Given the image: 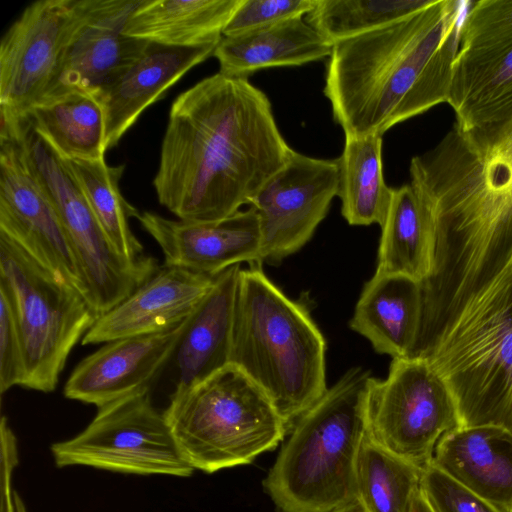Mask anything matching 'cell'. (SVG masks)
I'll return each mask as SVG.
<instances>
[{
  "label": "cell",
  "mask_w": 512,
  "mask_h": 512,
  "mask_svg": "<svg viewBox=\"0 0 512 512\" xmlns=\"http://www.w3.org/2000/svg\"><path fill=\"white\" fill-rule=\"evenodd\" d=\"M217 45L183 48L149 42L140 57L99 95L105 113L106 151L119 142L148 106L211 56Z\"/></svg>",
  "instance_id": "19"
},
{
  "label": "cell",
  "mask_w": 512,
  "mask_h": 512,
  "mask_svg": "<svg viewBox=\"0 0 512 512\" xmlns=\"http://www.w3.org/2000/svg\"><path fill=\"white\" fill-rule=\"evenodd\" d=\"M367 423L374 442L423 469L440 438L460 427L452 392L421 357L394 358L385 379L372 376Z\"/></svg>",
  "instance_id": "10"
},
{
  "label": "cell",
  "mask_w": 512,
  "mask_h": 512,
  "mask_svg": "<svg viewBox=\"0 0 512 512\" xmlns=\"http://www.w3.org/2000/svg\"><path fill=\"white\" fill-rule=\"evenodd\" d=\"M423 358L452 392L460 427L512 432V261Z\"/></svg>",
  "instance_id": "7"
},
{
  "label": "cell",
  "mask_w": 512,
  "mask_h": 512,
  "mask_svg": "<svg viewBox=\"0 0 512 512\" xmlns=\"http://www.w3.org/2000/svg\"><path fill=\"white\" fill-rule=\"evenodd\" d=\"M58 467L90 466L141 475L190 476L164 412L143 390L98 408L90 424L75 437L51 447Z\"/></svg>",
  "instance_id": "11"
},
{
  "label": "cell",
  "mask_w": 512,
  "mask_h": 512,
  "mask_svg": "<svg viewBox=\"0 0 512 512\" xmlns=\"http://www.w3.org/2000/svg\"><path fill=\"white\" fill-rule=\"evenodd\" d=\"M25 362L22 337L14 302L8 288L0 282V392L23 386Z\"/></svg>",
  "instance_id": "34"
},
{
  "label": "cell",
  "mask_w": 512,
  "mask_h": 512,
  "mask_svg": "<svg viewBox=\"0 0 512 512\" xmlns=\"http://www.w3.org/2000/svg\"><path fill=\"white\" fill-rule=\"evenodd\" d=\"M292 150L266 94L218 72L173 101L153 186L179 220L218 221L250 204Z\"/></svg>",
  "instance_id": "1"
},
{
  "label": "cell",
  "mask_w": 512,
  "mask_h": 512,
  "mask_svg": "<svg viewBox=\"0 0 512 512\" xmlns=\"http://www.w3.org/2000/svg\"><path fill=\"white\" fill-rule=\"evenodd\" d=\"M409 171L435 226L426 284L469 299L512 261V112L469 129L454 125Z\"/></svg>",
  "instance_id": "2"
},
{
  "label": "cell",
  "mask_w": 512,
  "mask_h": 512,
  "mask_svg": "<svg viewBox=\"0 0 512 512\" xmlns=\"http://www.w3.org/2000/svg\"><path fill=\"white\" fill-rule=\"evenodd\" d=\"M21 128L22 122L19 128L0 134V234L86 297L64 226L26 160Z\"/></svg>",
  "instance_id": "13"
},
{
  "label": "cell",
  "mask_w": 512,
  "mask_h": 512,
  "mask_svg": "<svg viewBox=\"0 0 512 512\" xmlns=\"http://www.w3.org/2000/svg\"><path fill=\"white\" fill-rule=\"evenodd\" d=\"M484 500L512 512V432L494 425L458 427L438 441L431 461Z\"/></svg>",
  "instance_id": "20"
},
{
  "label": "cell",
  "mask_w": 512,
  "mask_h": 512,
  "mask_svg": "<svg viewBox=\"0 0 512 512\" xmlns=\"http://www.w3.org/2000/svg\"><path fill=\"white\" fill-rule=\"evenodd\" d=\"M242 0H140L123 33L171 47L217 45Z\"/></svg>",
  "instance_id": "24"
},
{
  "label": "cell",
  "mask_w": 512,
  "mask_h": 512,
  "mask_svg": "<svg viewBox=\"0 0 512 512\" xmlns=\"http://www.w3.org/2000/svg\"><path fill=\"white\" fill-rule=\"evenodd\" d=\"M187 319L169 330L104 343L74 368L64 386V396L100 408L150 390L174 356Z\"/></svg>",
  "instance_id": "16"
},
{
  "label": "cell",
  "mask_w": 512,
  "mask_h": 512,
  "mask_svg": "<svg viewBox=\"0 0 512 512\" xmlns=\"http://www.w3.org/2000/svg\"><path fill=\"white\" fill-rule=\"evenodd\" d=\"M137 219L161 248L165 266L215 277L242 262H261L259 220L251 206L214 222L172 220L150 211Z\"/></svg>",
  "instance_id": "15"
},
{
  "label": "cell",
  "mask_w": 512,
  "mask_h": 512,
  "mask_svg": "<svg viewBox=\"0 0 512 512\" xmlns=\"http://www.w3.org/2000/svg\"><path fill=\"white\" fill-rule=\"evenodd\" d=\"M215 277L163 266L111 310L101 315L82 345L158 333L184 322L213 286Z\"/></svg>",
  "instance_id": "18"
},
{
  "label": "cell",
  "mask_w": 512,
  "mask_h": 512,
  "mask_svg": "<svg viewBox=\"0 0 512 512\" xmlns=\"http://www.w3.org/2000/svg\"><path fill=\"white\" fill-rule=\"evenodd\" d=\"M261 264L240 271L229 364L266 394L291 430L328 389L326 341L307 307L287 297Z\"/></svg>",
  "instance_id": "4"
},
{
  "label": "cell",
  "mask_w": 512,
  "mask_h": 512,
  "mask_svg": "<svg viewBox=\"0 0 512 512\" xmlns=\"http://www.w3.org/2000/svg\"><path fill=\"white\" fill-rule=\"evenodd\" d=\"M512 47V0L472 2L466 13L458 51L489 52Z\"/></svg>",
  "instance_id": "32"
},
{
  "label": "cell",
  "mask_w": 512,
  "mask_h": 512,
  "mask_svg": "<svg viewBox=\"0 0 512 512\" xmlns=\"http://www.w3.org/2000/svg\"><path fill=\"white\" fill-rule=\"evenodd\" d=\"M420 490L432 512H508L472 493L432 462L423 469Z\"/></svg>",
  "instance_id": "33"
},
{
  "label": "cell",
  "mask_w": 512,
  "mask_h": 512,
  "mask_svg": "<svg viewBox=\"0 0 512 512\" xmlns=\"http://www.w3.org/2000/svg\"><path fill=\"white\" fill-rule=\"evenodd\" d=\"M461 129L499 120L512 112V47L458 51L447 102Z\"/></svg>",
  "instance_id": "26"
},
{
  "label": "cell",
  "mask_w": 512,
  "mask_h": 512,
  "mask_svg": "<svg viewBox=\"0 0 512 512\" xmlns=\"http://www.w3.org/2000/svg\"><path fill=\"white\" fill-rule=\"evenodd\" d=\"M16 512H26L25 507L17 493L14 494Z\"/></svg>",
  "instance_id": "39"
},
{
  "label": "cell",
  "mask_w": 512,
  "mask_h": 512,
  "mask_svg": "<svg viewBox=\"0 0 512 512\" xmlns=\"http://www.w3.org/2000/svg\"><path fill=\"white\" fill-rule=\"evenodd\" d=\"M66 161L115 251L129 261L146 259L149 255L145 254L129 223L130 218H137L140 212L125 200L119 186L125 166H110L105 158Z\"/></svg>",
  "instance_id": "29"
},
{
  "label": "cell",
  "mask_w": 512,
  "mask_h": 512,
  "mask_svg": "<svg viewBox=\"0 0 512 512\" xmlns=\"http://www.w3.org/2000/svg\"><path fill=\"white\" fill-rule=\"evenodd\" d=\"M472 2L432 0L377 30L333 44L324 94L345 135H382L447 103Z\"/></svg>",
  "instance_id": "3"
},
{
  "label": "cell",
  "mask_w": 512,
  "mask_h": 512,
  "mask_svg": "<svg viewBox=\"0 0 512 512\" xmlns=\"http://www.w3.org/2000/svg\"><path fill=\"white\" fill-rule=\"evenodd\" d=\"M338 190V159L292 150L249 204L259 220L261 262L277 265L301 249L326 217Z\"/></svg>",
  "instance_id": "14"
},
{
  "label": "cell",
  "mask_w": 512,
  "mask_h": 512,
  "mask_svg": "<svg viewBox=\"0 0 512 512\" xmlns=\"http://www.w3.org/2000/svg\"><path fill=\"white\" fill-rule=\"evenodd\" d=\"M317 0H242L223 30L235 36L284 20L304 17Z\"/></svg>",
  "instance_id": "35"
},
{
  "label": "cell",
  "mask_w": 512,
  "mask_h": 512,
  "mask_svg": "<svg viewBox=\"0 0 512 512\" xmlns=\"http://www.w3.org/2000/svg\"><path fill=\"white\" fill-rule=\"evenodd\" d=\"M327 42L305 19L292 18L235 36H222L213 55L219 73L247 78L269 67L300 66L329 57Z\"/></svg>",
  "instance_id": "23"
},
{
  "label": "cell",
  "mask_w": 512,
  "mask_h": 512,
  "mask_svg": "<svg viewBox=\"0 0 512 512\" xmlns=\"http://www.w3.org/2000/svg\"><path fill=\"white\" fill-rule=\"evenodd\" d=\"M21 143L36 179L56 209L82 272L86 298L99 317L114 308L159 269L148 256L129 261L118 254L99 226L89 203L62 159L23 119Z\"/></svg>",
  "instance_id": "9"
},
{
  "label": "cell",
  "mask_w": 512,
  "mask_h": 512,
  "mask_svg": "<svg viewBox=\"0 0 512 512\" xmlns=\"http://www.w3.org/2000/svg\"><path fill=\"white\" fill-rule=\"evenodd\" d=\"M412 512H432L421 491L418 493L414 501Z\"/></svg>",
  "instance_id": "38"
},
{
  "label": "cell",
  "mask_w": 512,
  "mask_h": 512,
  "mask_svg": "<svg viewBox=\"0 0 512 512\" xmlns=\"http://www.w3.org/2000/svg\"><path fill=\"white\" fill-rule=\"evenodd\" d=\"M26 118L62 159L105 158V113L99 96L65 91L35 104Z\"/></svg>",
  "instance_id": "27"
},
{
  "label": "cell",
  "mask_w": 512,
  "mask_h": 512,
  "mask_svg": "<svg viewBox=\"0 0 512 512\" xmlns=\"http://www.w3.org/2000/svg\"><path fill=\"white\" fill-rule=\"evenodd\" d=\"M423 468L393 454L368 434L357 463L358 499L367 512H412Z\"/></svg>",
  "instance_id": "30"
},
{
  "label": "cell",
  "mask_w": 512,
  "mask_h": 512,
  "mask_svg": "<svg viewBox=\"0 0 512 512\" xmlns=\"http://www.w3.org/2000/svg\"><path fill=\"white\" fill-rule=\"evenodd\" d=\"M92 0L29 4L0 44V113L24 118L55 88L69 44Z\"/></svg>",
  "instance_id": "12"
},
{
  "label": "cell",
  "mask_w": 512,
  "mask_h": 512,
  "mask_svg": "<svg viewBox=\"0 0 512 512\" xmlns=\"http://www.w3.org/2000/svg\"><path fill=\"white\" fill-rule=\"evenodd\" d=\"M381 229L375 273L406 276L420 284L426 280L434 263L435 226L411 184L393 188Z\"/></svg>",
  "instance_id": "25"
},
{
  "label": "cell",
  "mask_w": 512,
  "mask_h": 512,
  "mask_svg": "<svg viewBox=\"0 0 512 512\" xmlns=\"http://www.w3.org/2000/svg\"><path fill=\"white\" fill-rule=\"evenodd\" d=\"M330 512H367L363 503L357 499L349 504L338 507Z\"/></svg>",
  "instance_id": "37"
},
{
  "label": "cell",
  "mask_w": 512,
  "mask_h": 512,
  "mask_svg": "<svg viewBox=\"0 0 512 512\" xmlns=\"http://www.w3.org/2000/svg\"><path fill=\"white\" fill-rule=\"evenodd\" d=\"M421 321L420 283L406 276L375 273L362 289L349 326L377 353L394 359L411 356Z\"/></svg>",
  "instance_id": "22"
},
{
  "label": "cell",
  "mask_w": 512,
  "mask_h": 512,
  "mask_svg": "<svg viewBox=\"0 0 512 512\" xmlns=\"http://www.w3.org/2000/svg\"><path fill=\"white\" fill-rule=\"evenodd\" d=\"M371 378L349 369L293 423L263 481L277 512H330L358 499Z\"/></svg>",
  "instance_id": "5"
},
{
  "label": "cell",
  "mask_w": 512,
  "mask_h": 512,
  "mask_svg": "<svg viewBox=\"0 0 512 512\" xmlns=\"http://www.w3.org/2000/svg\"><path fill=\"white\" fill-rule=\"evenodd\" d=\"M0 282L11 293L22 337V387L52 392L71 351L99 315L80 290L55 277L2 234Z\"/></svg>",
  "instance_id": "8"
},
{
  "label": "cell",
  "mask_w": 512,
  "mask_h": 512,
  "mask_svg": "<svg viewBox=\"0 0 512 512\" xmlns=\"http://www.w3.org/2000/svg\"><path fill=\"white\" fill-rule=\"evenodd\" d=\"M338 163L337 196L345 220L355 226H382L393 190L383 176L382 135H345Z\"/></svg>",
  "instance_id": "28"
},
{
  "label": "cell",
  "mask_w": 512,
  "mask_h": 512,
  "mask_svg": "<svg viewBox=\"0 0 512 512\" xmlns=\"http://www.w3.org/2000/svg\"><path fill=\"white\" fill-rule=\"evenodd\" d=\"M164 415L183 458L206 473L249 464L290 431L266 394L232 364L175 388Z\"/></svg>",
  "instance_id": "6"
},
{
  "label": "cell",
  "mask_w": 512,
  "mask_h": 512,
  "mask_svg": "<svg viewBox=\"0 0 512 512\" xmlns=\"http://www.w3.org/2000/svg\"><path fill=\"white\" fill-rule=\"evenodd\" d=\"M240 265L215 276L213 286L186 322L174 356L175 388L196 384L230 363Z\"/></svg>",
  "instance_id": "21"
},
{
  "label": "cell",
  "mask_w": 512,
  "mask_h": 512,
  "mask_svg": "<svg viewBox=\"0 0 512 512\" xmlns=\"http://www.w3.org/2000/svg\"><path fill=\"white\" fill-rule=\"evenodd\" d=\"M1 468H0V512H16L15 498L11 490L12 472L17 465V447L13 431L7 419L2 417L0 424Z\"/></svg>",
  "instance_id": "36"
},
{
  "label": "cell",
  "mask_w": 512,
  "mask_h": 512,
  "mask_svg": "<svg viewBox=\"0 0 512 512\" xmlns=\"http://www.w3.org/2000/svg\"><path fill=\"white\" fill-rule=\"evenodd\" d=\"M139 2L92 0L69 44L59 80L46 98L70 90L99 96L140 57L149 42L123 33Z\"/></svg>",
  "instance_id": "17"
},
{
  "label": "cell",
  "mask_w": 512,
  "mask_h": 512,
  "mask_svg": "<svg viewBox=\"0 0 512 512\" xmlns=\"http://www.w3.org/2000/svg\"><path fill=\"white\" fill-rule=\"evenodd\" d=\"M432 0H317L306 21L330 44L396 22Z\"/></svg>",
  "instance_id": "31"
}]
</instances>
